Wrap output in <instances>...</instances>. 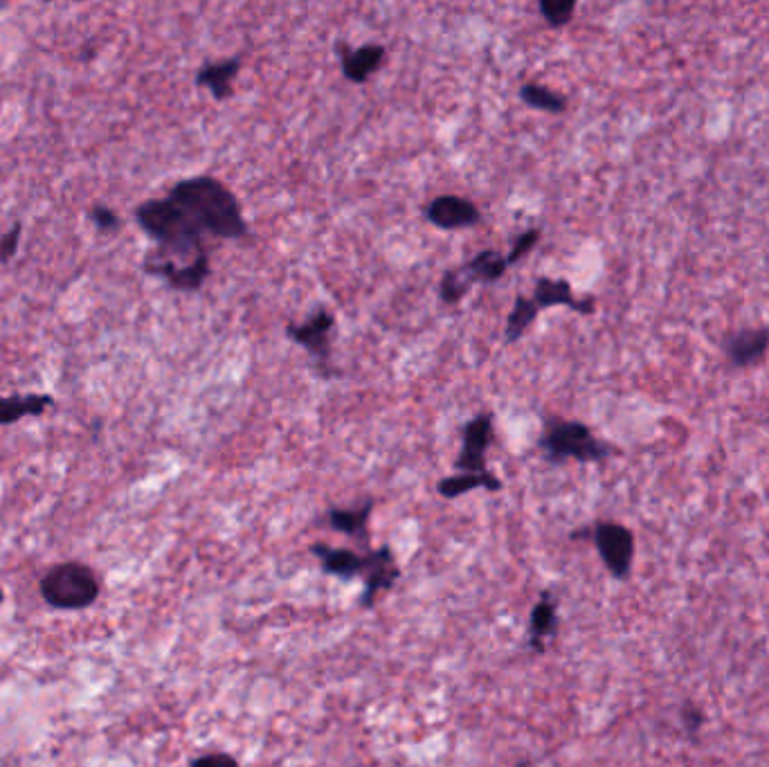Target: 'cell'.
<instances>
[{"mask_svg":"<svg viewBox=\"0 0 769 767\" xmlns=\"http://www.w3.org/2000/svg\"><path fill=\"white\" fill-rule=\"evenodd\" d=\"M167 199L188 214L201 232H209L219 239H241L248 234L239 201L217 178H184L176 182Z\"/></svg>","mask_w":769,"mask_h":767,"instance_id":"1","label":"cell"},{"mask_svg":"<svg viewBox=\"0 0 769 767\" xmlns=\"http://www.w3.org/2000/svg\"><path fill=\"white\" fill-rule=\"evenodd\" d=\"M138 226L158 243V255L188 266L198 259L203 248L201 228L174 201H146L136 209Z\"/></svg>","mask_w":769,"mask_h":767,"instance_id":"2","label":"cell"},{"mask_svg":"<svg viewBox=\"0 0 769 767\" xmlns=\"http://www.w3.org/2000/svg\"><path fill=\"white\" fill-rule=\"evenodd\" d=\"M538 446L549 464H565L569 459L580 464H597L617 455V448L601 442L586 423L565 419H549Z\"/></svg>","mask_w":769,"mask_h":767,"instance_id":"3","label":"cell"},{"mask_svg":"<svg viewBox=\"0 0 769 767\" xmlns=\"http://www.w3.org/2000/svg\"><path fill=\"white\" fill-rule=\"evenodd\" d=\"M41 597L56 610H84L100 597V580L86 563H59L41 578Z\"/></svg>","mask_w":769,"mask_h":767,"instance_id":"4","label":"cell"},{"mask_svg":"<svg viewBox=\"0 0 769 767\" xmlns=\"http://www.w3.org/2000/svg\"><path fill=\"white\" fill-rule=\"evenodd\" d=\"M590 536L610 576H614L617 580L630 578L632 563H635V549H637L635 534L626 525L603 520V523H597L592 527Z\"/></svg>","mask_w":769,"mask_h":767,"instance_id":"5","label":"cell"},{"mask_svg":"<svg viewBox=\"0 0 769 767\" xmlns=\"http://www.w3.org/2000/svg\"><path fill=\"white\" fill-rule=\"evenodd\" d=\"M146 274L165 280L176 291H198L209 278V257L203 253L188 266H180L158 253H151L142 264Z\"/></svg>","mask_w":769,"mask_h":767,"instance_id":"6","label":"cell"},{"mask_svg":"<svg viewBox=\"0 0 769 767\" xmlns=\"http://www.w3.org/2000/svg\"><path fill=\"white\" fill-rule=\"evenodd\" d=\"M490 442H494V419H490V414H482L469 421L464 435H461V452L454 459V469L459 473H488L486 450Z\"/></svg>","mask_w":769,"mask_h":767,"instance_id":"7","label":"cell"},{"mask_svg":"<svg viewBox=\"0 0 769 767\" xmlns=\"http://www.w3.org/2000/svg\"><path fill=\"white\" fill-rule=\"evenodd\" d=\"M398 576H401V567H398L389 545H383L379 549H369L367 551V570L362 576L364 592L360 597V605L372 608L381 592H387L394 588Z\"/></svg>","mask_w":769,"mask_h":767,"instance_id":"8","label":"cell"},{"mask_svg":"<svg viewBox=\"0 0 769 767\" xmlns=\"http://www.w3.org/2000/svg\"><path fill=\"white\" fill-rule=\"evenodd\" d=\"M335 327V318L333 314H329L326 309H320L316 311L309 320H306L304 324H289L286 327V335L291 337V341L299 347H304L306 351H309L318 365H329L331 360V341H329V333L333 331Z\"/></svg>","mask_w":769,"mask_h":767,"instance_id":"9","label":"cell"},{"mask_svg":"<svg viewBox=\"0 0 769 767\" xmlns=\"http://www.w3.org/2000/svg\"><path fill=\"white\" fill-rule=\"evenodd\" d=\"M425 217L439 230H464L479 223V209L469 199L444 194L427 205Z\"/></svg>","mask_w":769,"mask_h":767,"instance_id":"10","label":"cell"},{"mask_svg":"<svg viewBox=\"0 0 769 767\" xmlns=\"http://www.w3.org/2000/svg\"><path fill=\"white\" fill-rule=\"evenodd\" d=\"M559 603L553 599L551 590H542L536 605L529 615V632L527 643L536 655H542L549 647V641L559 632Z\"/></svg>","mask_w":769,"mask_h":767,"instance_id":"11","label":"cell"},{"mask_svg":"<svg viewBox=\"0 0 769 767\" xmlns=\"http://www.w3.org/2000/svg\"><path fill=\"white\" fill-rule=\"evenodd\" d=\"M769 351V329H743L727 337L725 354L735 370L762 362Z\"/></svg>","mask_w":769,"mask_h":767,"instance_id":"12","label":"cell"},{"mask_svg":"<svg viewBox=\"0 0 769 767\" xmlns=\"http://www.w3.org/2000/svg\"><path fill=\"white\" fill-rule=\"evenodd\" d=\"M311 554L320 561L324 574H331L341 580L362 578L367 570V554H356L347 547H331L326 542H313Z\"/></svg>","mask_w":769,"mask_h":767,"instance_id":"13","label":"cell"},{"mask_svg":"<svg viewBox=\"0 0 769 767\" xmlns=\"http://www.w3.org/2000/svg\"><path fill=\"white\" fill-rule=\"evenodd\" d=\"M534 302H536L538 309H549V306H567V309L582 314V316H590L597 311V302L592 297L576 299L569 282H565V280H549V278L538 280Z\"/></svg>","mask_w":769,"mask_h":767,"instance_id":"14","label":"cell"},{"mask_svg":"<svg viewBox=\"0 0 769 767\" xmlns=\"http://www.w3.org/2000/svg\"><path fill=\"white\" fill-rule=\"evenodd\" d=\"M241 71V61L236 56L217 61V64H205L196 73V86L207 88L217 102L232 98V84Z\"/></svg>","mask_w":769,"mask_h":767,"instance_id":"15","label":"cell"},{"mask_svg":"<svg viewBox=\"0 0 769 767\" xmlns=\"http://www.w3.org/2000/svg\"><path fill=\"white\" fill-rule=\"evenodd\" d=\"M48 408H54L52 394L0 396V425H12L25 417H41Z\"/></svg>","mask_w":769,"mask_h":767,"instance_id":"16","label":"cell"},{"mask_svg":"<svg viewBox=\"0 0 769 767\" xmlns=\"http://www.w3.org/2000/svg\"><path fill=\"white\" fill-rule=\"evenodd\" d=\"M343 73L354 84H364L372 73L381 68L385 61V48L379 43H369L358 50H343Z\"/></svg>","mask_w":769,"mask_h":767,"instance_id":"17","label":"cell"},{"mask_svg":"<svg viewBox=\"0 0 769 767\" xmlns=\"http://www.w3.org/2000/svg\"><path fill=\"white\" fill-rule=\"evenodd\" d=\"M372 511H374V500H367L354 509L331 507L326 511V520L331 529H335L337 534L362 540L367 536V525H369V517H372Z\"/></svg>","mask_w":769,"mask_h":767,"instance_id":"18","label":"cell"},{"mask_svg":"<svg viewBox=\"0 0 769 767\" xmlns=\"http://www.w3.org/2000/svg\"><path fill=\"white\" fill-rule=\"evenodd\" d=\"M475 488L500 490L502 482L488 471V473H482V475H477V473H457V475H450V477H446V480H441L437 484L439 496L446 498V500H454V498L466 496Z\"/></svg>","mask_w":769,"mask_h":767,"instance_id":"19","label":"cell"},{"mask_svg":"<svg viewBox=\"0 0 769 767\" xmlns=\"http://www.w3.org/2000/svg\"><path fill=\"white\" fill-rule=\"evenodd\" d=\"M507 257H502L500 253L496 251H482L477 253L464 268L466 272V278L471 282H484V284H494L498 280H502L504 274H507Z\"/></svg>","mask_w":769,"mask_h":767,"instance_id":"20","label":"cell"},{"mask_svg":"<svg viewBox=\"0 0 769 767\" xmlns=\"http://www.w3.org/2000/svg\"><path fill=\"white\" fill-rule=\"evenodd\" d=\"M520 98L527 106L538 108V111H547V113H565L567 108V98L556 93V90H551L547 86L540 84H525L520 88Z\"/></svg>","mask_w":769,"mask_h":767,"instance_id":"21","label":"cell"},{"mask_svg":"<svg viewBox=\"0 0 769 767\" xmlns=\"http://www.w3.org/2000/svg\"><path fill=\"white\" fill-rule=\"evenodd\" d=\"M538 311L540 309H538L534 299L517 297L513 311L509 314V320H507V333H504L507 343H517L520 337L527 333V329L534 324Z\"/></svg>","mask_w":769,"mask_h":767,"instance_id":"22","label":"cell"},{"mask_svg":"<svg viewBox=\"0 0 769 767\" xmlns=\"http://www.w3.org/2000/svg\"><path fill=\"white\" fill-rule=\"evenodd\" d=\"M471 286L473 282L466 278L464 270H448L439 284V297L444 304H457L466 297Z\"/></svg>","mask_w":769,"mask_h":767,"instance_id":"23","label":"cell"},{"mask_svg":"<svg viewBox=\"0 0 769 767\" xmlns=\"http://www.w3.org/2000/svg\"><path fill=\"white\" fill-rule=\"evenodd\" d=\"M538 10L549 27L559 29L572 21V16L576 12V3L574 0H542Z\"/></svg>","mask_w":769,"mask_h":767,"instance_id":"24","label":"cell"},{"mask_svg":"<svg viewBox=\"0 0 769 767\" xmlns=\"http://www.w3.org/2000/svg\"><path fill=\"white\" fill-rule=\"evenodd\" d=\"M540 241V230H527V232H522L515 241H513V245H511V253L507 255V264L509 266H513V264H517L520 259H525L534 248H536V243Z\"/></svg>","mask_w":769,"mask_h":767,"instance_id":"25","label":"cell"},{"mask_svg":"<svg viewBox=\"0 0 769 767\" xmlns=\"http://www.w3.org/2000/svg\"><path fill=\"white\" fill-rule=\"evenodd\" d=\"M21 234H23V223L16 221L8 234L0 237V264H10L16 253H18V243H21Z\"/></svg>","mask_w":769,"mask_h":767,"instance_id":"26","label":"cell"},{"mask_svg":"<svg viewBox=\"0 0 769 767\" xmlns=\"http://www.w3.org/2000/svg\"><path fill=\"white\" fill-rule=\"evenodd\" d=\"M88 219L92 221V226H95V228L102 230V232H115V230L119 228V217H117V214H115L111 207H106V205L90 207Z\"/></svg>","mask_w":769,"mask_h":767,"instance_id":"27","label":"cell"},{"mask_svg":"<svg viewBox=\"0 0 769 767\" xmlns=\"http://www.w3.org/2000/svg\"><path fill=\"white\" fill-rule=\"evenodd\" d=\"M190 767H241L239 760L228 752H212L190 760Z\"/></svg>","mask_w":769,"mask_h":767,"instance_id":"28","label":"cell"},{"mask_svg":"<svg viewBox=\"0 0 769 767\" xmlns=\"http://www.w3.org/2000/svg\"><path fill=\"white\" fill-rule=\"evenodd\" d=\"M684 720H687V727L689 731H697L700 725H702V714L697 710H691V712H684Z\"/></svg>","mask_w":769,"mask_h":767,"instance_id":"29","label":"cell"},{"mask_svg":"<svg viewBox=\"0 0 769 767\" xmlns=\"http://www.w3.org/2000/svg\"><path fill=\"white\" fill-rule=\"evenodd\" d=\"M515 767H531V763L529 760H520Z\"/></svg>","mask_w":769,"mask_h":767,"instance_id":"30","label":"cell"},{"mask_svg":"<svg viewBox=\"0 0 769 767\" xmlns=\"http://www.w3.org/2000/svg\"><path fill=\"white\" fill-rule=\"evenodd\" d=\"M3 601H5V592H3V588H0V605H3Z\"/></svg>","mask_w":769,"mask_h":767,"instance_id":"31","label":"cell"}]
</instances>
